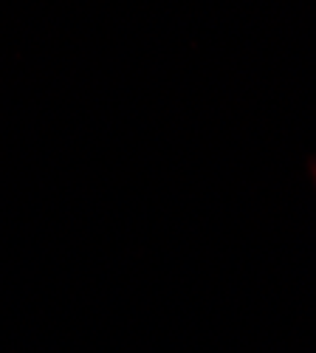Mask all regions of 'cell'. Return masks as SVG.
<instances>
[{"label": "cell", "instance_id": "cell-1", "mask_svg": "<svg viewBox=\"0 0 316 353\" xmlns=\"http://www.w3.org/2000/svg\"><path fill=\"white\" fill-rule=\"evenodd\" d=\"M308 167H310V179H313V187H316V159H310Z\"/></svg>", "mask_w": 316, "mask_h": 353}]
</instances>
